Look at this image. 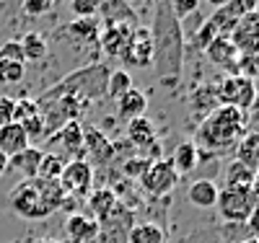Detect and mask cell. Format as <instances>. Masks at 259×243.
Masks as SVG:
<instances>
[{
	"instance_id": "6da1fadb",
	"label": "cell",
	"mask_w": 259,
	"mask_h": 243,
	"mask_svg": "<svg viewBox=\"0 0 259 243\" xmlns=\"http://www.w3.org/2000/svg\"><path fill=\"white\" fill-rule=\"evenodd\" d=\"M150 39H153V68L163 85H177L184 70V34L177 16L171 13L168 0H156L153 3V26Z\"/></svg>"
},
{
	"instance_id": "7a4b0ae2",
	"label": "cell",
	"mask_w": 259,
	"mask_h": 243,
	"mask_svg": "<svg viewBox=\"0 0 259 243\" xmlns=\"http://www.w3.org/2000/svg\"><path fill=\"white\" fill-rule=\"evenodd\" d=\"M244 124H246V112L218 104L215 109H210L202 124L197 127V142L212 153H221L244 137Z\"/></svg>"
},
{
	"instance_id": "3957f363",
	"label": "cell",
	"mask_w": 259,
	"mask_h": 243,
	"mask_svg": "<svg viewBox=\"0 0 259 243\" xmlns=\"http://www.w3.org/2000/svg\"><path fill=\"white\" fill-rule=\"evenodd\" d=\"M256 197L251 194V189H221L218 191V202H215V207H218V212L223 215V220H228V223H249V217L256 207Z\"/></svg>"
},
{
	"instance_id": "277c9868",
	"label": "cell",
	"mask_w": 259,
	"mask_h": 243,
	"mask_svg": "<svg viewBox=\"0 0 259 243\" xmlns=\"http://www.w3.org/2000/svg\"><path fill=\"white\" fill-rule=\"evenodd\" d=\"M215 99H218V104H223V106H233V109L246 112V109H251L256 104L254 80L233 73V75H228V78H223L218 83V88H215Z\"/></svg>"
},
{
	"instance_id": "5b68a950",
	"label": "cell",
	"mask_w": 259,
	"mask_h": 243,
	"mask_svg": "<svg viewBox=\"0 0 259 243\" xmlns=\"http://www.w3.org/2000/svg\"><path fill=\"white\" fill-rule=\"evenodd\" d=\"M60 186L70 200H89V194L94 191V166L85 158L68 161L60 173Z\"/></svg>"
},
{
	"instance_id": "8992f818",
	"label": "cell",
	"mask_w": 259,
	"mask_h": 243,
	"mask_svg": "<svg viewBox=\"0 0 259 243\" xmlns=\"http://www.w3.org/2000/svg\"><path fill=\"white\" fill-rule=\"evenodd\" d=\"M8 205H11V210L18 217H24V220H45L47 215H52L47 210V205L41 202L34 179L31 181H21L18 186H13V191L8 197Z\"/></svg>"
},
{
	"instance_id": "52a82bcc",
	"label": "cell",
	"mask_w": 259,
	"mask_h": 243,
	"mask_svg": "<svg viewBox=\"0 0 259 243\" xmlns=\"http://www.w3.org/2000/svg\"><path fill=\"white\" fill-rule=\"evenodd\" d=\"M179 181V173L174 171L171 161H153L145 176L140 179V186L148 197H168Z\"/></svg>"
},
{
	"instance_id": "ba28073f",
	"label": "cell",
	"mask_w": 259,
	"mask_h": 243,
	"mask_svg": "<svg viewBox=\"0 0 259 243\" xmlns=\"http://www.w3.org/2000/svg\"><path fill=\"white\" fill-rule=\"evenodd\" d=\"M124 65H133V68H148L153 65V39H150V29L145 24L135 26L133 39H130L127 50L119 57Z\"/></svg>"
},
{
	"instance_id": "9c48e42d",
	"label": "cell",
	"mask_w": 259,
	"mask_h": 243,
	"mask_svg": "<svg viewBox=\"0 0 259 243\" xmlns=\"http://www.w3.org/2000/svg\"><path fill=\"white\" fill-rule=\"evenodd\" d=\"M228 39L239 50V55H259V18L254 13L241 16V21L233 26Z\"/></svg>"
},
{
	"instance_id": "30bf717a",
	"label": "cell",
	"mask_w": 259,
	"mask_h": 243,
	"mask_svg": "<svg viewBox=\"0 0 259 243\" xmlns=\"http://www.w3.org/2000/svg\"><path fill=\"white\" fill-rule=\"evenodd\" d=\"M135 26L133 24H106V29L99 34V44L106 57H122L127 50L130 39H133Z\"/></svg>"
},
{
	"instance_id": "8fae6325",
	"label": "cell",
	"mask_w": 259,
	"mask_h": 243,
	"mask_svg": "<svg viewBox=\"0 0 259 243\" xmlns=\"http://www.w3.org/2000/svg\"><path fill=\"white\" fill-rule=\"evenodd\" d=\"M83 150L89 153L96 163H106V161H112V156H114L117 148L112 145V140L106 137L99 127L83 124Z\"/></svg>"
},
{
	"instance_id": "7c38bea8",
	"label": "cell",
	"mask_w": 259,
	"mask_h": 243,
	"mask_svg": "<svg viewBox=\"0 0 259 243\" xmlns=\"http://www.w3.org/2000/svg\"><path fill=\"white\" fill-rule=\"evenodd\" d=\"M65 233H68L70 243H99L101 225L96 223L94 217H89V215L73 212L68 217V223H65Z\"/></svg>"
},
{
	"instance_id": "4fadbf2b",
	"label": "cell",
	"mask_w": 259,
	"mask_h": 243,
	"mask_svg": "<svg viewBox=\"0 0 259 243\" xmlns=\"http://www.w3.org/2000/svg\"><path fill=\"white\" fill-rule=\"evenodd\" d=\"M50 140V145H55V142H62V148H65V153L73 158V161H78V158H85L83 156V124L80 122H68L65 127H60L55 135H50L47 137Z\"/></svg>"
},
{
	"instance_id": "5bb4252c",
	"label": "cell",
	"mask_w": 259,
	"mask_h": 243,
	"mask_svg": "<svg viewBox=\"0 0 259 243\" xmlns=\"http://www.w3.org/2000/svg\"><path fill=\"white\" fill-rule=\"evenodd\" d=\"M89 210H91V215H94V220L99 225L109 223L112 215L117 212V194H114V189H106V186L94 189L89 194Z\"/></svg>"
},
{
	"instance_id": "9a60e30c",
	"label": "cell",
	"mask_w": 259,
	"mask_h": 243,
	"mask_svg": "<svg viewBox=\"0 0 259 243\" xmlns=\"http://www.w3.org/2000/svg\"><path fill=\"white\" fill-rule=\"evenodd\" d=\"M29 145L31 142H29L24 127H21L18 122H11L6 127H0V156L13 158V156H18V153H24Z\"/></svg>"
},
{
	"instance_id": "2e32d148",
	"label": "cell",
	"mask_w": 259,
	"mask_h": 243,
	"mask_svg": "<svg viewBox=\"0 0 259 243\" xmlns=\"http://www.w3.org/2000/svg\"><path fill=\"white\" fill-rule=\"evenodd\" d=\"M205 55L210 62H215L218 68H228V70H236V60H239V50L233 47V41L228 36H218L212 39L207 47H205Z\"/></svg>"
},
{
	"instance_id": "e0dca14e",
	"label": "cell",
	"mask_w": 259,
	"mask_h": 243,
	"mask_svg": "<svg viewBox=\"0 0 259 243\" xmlns=\"http://www.w3.org/2000/svg\"><path fill=\"white\" fill-rule=\"evenodd\" d=\"M39 161H41V150L36 145H29L24 153H18V156L8 158V168L11 171H18L21 176H24V181H31V179H36Z\"/></svg>"
},
{
	"instance_id": "ac0fdd59",
	"label": "cell",
	"mask_w": 259,
	"mask_h": 243,
	"mask_svg": "<svg viewBox=\"0 0 259 243\" xmlns=\"http://www.w3.org/2000/svg\"><path fill=\"white\" fill-rule=\"evenodd\" d=\"M218 184L215 181H210V179H197L194 184H189V189H187V200L194 205V207H202V210H207V207H215V202H218Z\"/></svg>"
},
{
	"instance_id": "d6986e66",
	"label": "cell",
	"mask_w": 259,
	"mask_h": 243,
	"mask_svg": "<svg viewBox=\"0 0 259 243\" xmlns=\"http://www.w3.org/2000/svg\"><path fill=\"white\" fill-rule=\"evenodd\" d=\"M145 112H148V96L143 91H138V88H130V91L117 101V114L127 122L145 117Z\"/></svg>"
},
{
	"instance_id": "ffe728a7",
	"label": "cell",
	"mask_w": 259,
	"mask_h": 243,
	"mask_svg": "<svg viewBox=\"0 0 259 243\" xmlns=\"http://www.w3.org/2000/svg\"><path fill=\"white\" fill-rule=\"evenodd\" d=\"M200 163V148L197 142H192V140H184L174 148V156H171V166H174V171L182 176V173H189L194 171Z\"/></svg>"
},
{
	"instance_id": "44dd1931",
	"label": "cell",
	"mask_w": 259,
	"mask_h": 243,
	"mask_svg": "<svg viewBox=\"0 0 259 243\" xmlns=\"http://www.w3.org/2000/svg\"><path fill=\"white\" fill-rule=\"evenodd\" d=\"M127 140L138 148H153L156 145V127L148 117H138L127 122Z\"/></svg>"
},
{
	"instance_id": "7402d4cb",
	"label": "cell",
	"mask_w": 259,
	"mask_h": 243,
	"mask_svg": "<svg viewBox=\"0 0 259 243\" xmlns=\"http://www.w3.org/2000/svg\"><path fill=\"white\" fill-rule=\"evenodd\" d=\"M236 161L249 166L251 171H259V129L246 132V135L236 142Z\"/></svg>"
},
{
	"instance_id": "603a6c76",
	"label": "cell",
	"mask_w": 259,
	"mask_h": 243,
	"mask_svg": "<svg viewBox=\"0 0 259 243\" xmlns=\"http://www.w3.org/2000/svg\"><path fill=\"white\" fill-rule=\"evenodd\" d=\"M127 243H166V233L156 223H138L130 228Z\"/></svg>"
},
{
	"instance_id": "cb8c5ba5",
	"label": "cell",
	"mask_w": 259,
	"mask_h": 243,
	"mask_svg": "<svg viewBox=\"0 0 259 243\" xmlns=\"http://www.w3.org/2000/svg\"><path fill=\"white\" fill-rule=\"evenodd\" d=\"M18 44H21V52H24V60H29V62H39L47 55V39L39 31L24 34V39H21Z\"/></svg>"
},
{
	"instance_id": "d4e9b609",
	"label": "cell",
	"mask_w": 259,
	"mask_h": 243,
	"mask_svg": "<svg viewBox=\"0 0 259 243\" xmlns=\"http://www.w3.org/2000/svg\"><path fill=\"white\" fill-rule=\"evenodd\" d=\"M251 179H254V171L239 161H231L228 168H226V186L228 189H249L251 186Z\"/></svg>"
},
{
	"instance_id": "484cf974",
	"label": "cell",
	"mask_w": 259,
	"mask_h": 243,
	"mask_svg": "<svg viewBox=\"0 0 259 243\" xmlns=\"http://www.w3.org/2000/svg\"><path fill=\"white\" fill-rule=\"evenodd\" d=\"M65 168V158L60 153H41V161H39V171H36V179H45V181H57L60 173Z\"/></svg>"
},
{
	"instance_id": "4316f807",
	"label": "cell",
	"mask_w": 259,
	"mask_h": 243,
	"mask_svg": "<svg viewBox=\"0 0 259 243\" xmlns=\"http://www.w3.org/2000/svg\"><path fill=\"white\" fill-rule=\"evenodd\" d=\"M68 31H70V36H73V39L85 41V44L96 41V39H99V34H101L99 21H96V18H75V21H70Z\"/></svg>"
},
{
	"instance_id": "83f0119b",
	"label": "cell",
	"mask_w": 259,
	"mask_h": 243,
	"mask_svg": "<svg viewBox=\"0 0 259 243\" xmlns=\"http://www.w3.org/2000/svg\"><path fill=\"white\" fill-rule=\"evenodd\" d=\"M130 88H133V78H130L127 70H114L106 78V96L114 99V101H119Z\"/></svg>"
},
{
	"instance_id": "f1b7e54d",
	"label": "cell",
	"mask_w": 259,
	"mask_h": 243,
	"mask_svg": "<svg viewBox=\"0 0 259 243\" xmlns=\"http://www.w3.org/2000/svg\"><path fill=\"white\" fill-rule=\"evenodd\" d=\"M26 75V62H8L0 60V85H16Z\"/></svg>"
},
{
	"instance_id": "f546056e",
	"label": "cell",
	"mask_w": 259,
	"mask_h": 243,
	"mask_svg": "<svg viewBox=\"0 0 259 243\" xmlns=\"http://www.w3.org/2000/svg\"><path fill=\"white\" fill-rule=\"evenodd\" d=\"M39 114V106H36V101L34 99H16V106H13V122H26V119H31V117H36Z\"/></svg>"
},
{
	"instance_id": "4dcf8cb0",
	"label": "cell",
	"mask_w": 259,
	"mask_h": 243,
	"mask_svg": "<svg viewBox=\"0 0 259 243\" xmlns=\"http://www.w3.org/2000/svg\"><path fill=\"white\" fill-rule=\"evenodd\" d=\"M150 158H143V156H138V158H130V161H124V166H122V171H124V176L127 179H133V181H140L143 176H145V171L150 168Z\"/></svg>"
},
{
	"instance_id": "1f68e13d",
	"label": "cell",
	"mask_w": 259,
	"mask_h": 243,
	"mask_svg": "<svg viewBox=\"0 0 259 243\" xmlns=\"http://www.w3.org/2000/svg\"><path fill=\"white\" fill-rule=\"evenodd\" d=\"M101 3L104 0H70V11L75 13V18H96Z\"/></svg>"
},
{
	"instance_id": "d6a6232c",
	"label": "cell",
	"mask_w": 259,
	"mask_h": 243,
	"mask_svg": "<svg viewBox=\"0 0 259 243\" xmlns=\"http://www.w3.org/2000/svg\"><path fill=\"white\" fill-rule=\"evenodd\" d=\"M168 6H171V13L177 16V21H182L192 13H197L200 0H168Z\"/></svg>"
},
{
	"instance_id": "836d02e7",
	"label": "cell",
	"mask_w": 259,
	"mask_h": 243,
	"mask_svg": "<svg viewBox=\"0 0 259 243\" xmlns=\"http://www.w3.org/2000/svg\"><path fill=\"white\" fill-rule=\"evenodd\" d=\"M55 0H21V8H24L26 16L36 18V16H45L47 11H52Z\"/></svg>"
},
{
	"instance_id": "e575fe53",
	"label": "cell",
	"mask_w": 259,
	"mask_h": 243,
	"mask_svg": "<svg viewBox=\"0 0 259 243\" xmlns=\"http://www.w3.org/2000/svg\"><path fill=\"white\" fill-rule=\"evenodd\" d=\"M0 60H8V62H26L24 52H21V44L16 39H8L0 44Z\"/></svg>"
},
{
	"instance_id": "d590c367",
	"label": "cell",
	"mask_w": 259,
	"mask_h": 243,
	"mask_svg": "<svg viewBox=\"0 0 259 243\" xmlns=\"http://www.w3.org/2000/svg\"><path fill=\"white\" fill-rule=\"evenodd\" d=\"M13 106H16V99L0 96V127H6V124L13 122Z\"/></svg>"
},
{
	"instance_id": "8d00e7d4",
	"label": "cell",
	"mask_w": 259,
	"mask_h": 243,
	"mask_svg": "<svg viewBox=\"0 0 259 243\" xmlns=\"http://www.w3.org/2000/svg\"><path fill=\"white\" fill-rule=\"evenodd\" d=\"M249 225H251V235L259 238V202H256V207H254V212L249 217Z\"/></svg>"
},
{
	"instance_id": "74e56055",
	"label": "cell",
	"mask_w": 259,
	"mask_h": 243,
	"mask_svg": "<svg viewBox=\"0 0 259 243\" xmlns=\"http://www.w3.org/2000/svg\"><path fill=\"white\" fill-rule=\"evenodd\" d=\"M156 3V0H130V8H150V6H153Z\"/></svg>"
},
{
	"instance_id": "f35d334b",
	"label": "cell",
	"mask_w": 259,
	"mask_h": 243,
	"mask_svg": "<svg viewBox=\"0 0 259 243\" xmlns=\"http://www.w3.org/2000/svg\"><path fill=\"white\" fill-rule=\"evenodd\" d=\"M249 189H251V194L259 200V171H254V179H251V186H249Z\"/></svg>"
},
{
	"instance_id": "ab89813d",
	"label": "cell",
	"mask_w": 259,
	"mask_h": 243,
	"mask_svg": "<svg viewBox=\"0 0 259 243\" xmlns=\"http://www.w3.org/2000/svg\"><path fill=\"white\" fill-rule=\"evenodd\" d=\"M8 171V158L6 156H0V179H3V173Z\"/></svg>"
},
{
	"instance_id": "60d3db41",
	"label": "cell",
	"mask_w": 259,
	"mask_h": 243,
	"mask_svg": "<svg viewBox=\"0 0 259 243\" xmlns=\"http://www.w3.org/2000/svg\"><path fill=\"white\" fill-rule=\"evenodd\" d=\"M205 3H210L212 8H221V6H226V3H228V0H205Z\"/></svg>"
},
{
	"instance_id": "b9f144b4",
	"label": "cell",
	"mask_w": 259,
	"mask_h": 243,
	"mask_svg": "<svg viewBox=\"0 0 259 243\" xmlns=\"http://www.w3.org/2000/svg\"><path fill=\"white\" fill-rule=\"evenodd\" d=\"M239 243H259V238H254V235H249V238H244V240H239Z\"/></svg>"
},
{
	"instance_id": "7bdbcfd3",
	"label": "cell",
	"mask_w": 259,
	"mask_h": 243,
	"mask_svg": "<svg viewBox=\"0 0 259 243\" xmlns=\"http://www.w3.org/2000/svg\"><path fill=\"white\" fill-rule=\"evenodd\" d=\"M36 243H60V240H55V238H41V240H36Z\"/></svg>"
},
{
	"instance_id": "ee69618b",
	"label": "cell",
	"mask_w": 259,
	"mask_h": 243,
	"mask_svg": "<svg viewBox=\"0 0 259 243\" xmlns=\"http://www.w3.org/2000/svg\"><path fill=\"white\" fill-rule=\"evenodd\" d=\"M251 13H254V16H256V18H259V3H256V6H254V11H251Z\"/></svg>"
},
{
	"instance_id": "f6af8a7d",
	"label": "cell",
	"mask_w": 259,
	"mask_h": 243,
	"mask_svg": "<svg viewBox=\"0 0 259 243\" xmlns=\"http://www.w3.org/2000/svg\"><path fill=\"white\" fill-rule=\"evenodd\" d=\"M18 3H21V0H18Z\"/></svg>"
},
{
	"instance_id": "bcb514c9",
	"label": "cell",
	"mask_w": 259,
	"mask_h": 243,
	"mask_svg": "<svg viewBox=\"0 0 259 243\" xmlns=\"http://www.w3.org/2000/svg\"><path fill=\"white\" fill-rule=\"evenodd\" d=\"M256 106H259V104H256Z\"/></svg>"
}]
</instances>
